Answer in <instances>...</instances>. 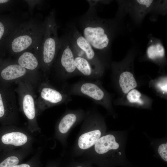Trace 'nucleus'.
<instances>
[{
	"label": "nucleus",
	"instance_id": "1",
	"mask_svg": "<svg viewBox=\"0 0 167 167\" xmlns=\"http://www.w3.org/2000/svg\"><path fill=\"white\" fill-rule=\"evenodd\" d=\"M77 23L81 34L97 55L109 49L112 37V23L99 18L95 6H89L86 12L78 19Z\"/></svg>",
	"mask_w": 167,
	"mask_h": 167
},
{
	"label": "nucleus",
	"instance_id": "2",
	"mask_svg": "<svg viewBox=\"0 0 167 167\" xmlns=\"http://www.w3.org/2000/svg\"><path fill=\"white\" fill-rule=\"evenodd\" d=\"M45 28V19L40 13L23 21L7 47L11 54L16 56L39 46Z\"/></svg>",
	"mask_w": 167,
	"mask_h": 167
},
{
	"label": "nucleus",
	"instance_id": "3",
	"mask_svg": "<svg viewBox=\"0 0 167 167\" xmlns=\"http://www.w3.org/2000/svg\"><path fill=\"white\" fill-rule=\"evenodd\" d=\"M45 28L42 41L37 48L40 70L43 75L47 76L51 71L56 58L59 46L58 26L55 10L53 9L45 18Z\"/></svg>",
	"mask_w": 167,
	"mask_h": 167
},
{
	"label": "nucleus",
	"instance_id": "4",
	"mask_svg": "<svg viewBox=\"0 0 167 167\" xmlns=\"http://www.w3.org/2000/svg\"><path fill=\"white\" fill-rule=\"evenodd\" d=\"M68 26L69 32L66 34L74 54L87 60L99 74L102 72L103 66L93 48L75 25Z\"/></svg>",
	"mask_w": 167,
	"mask_h": 167
},
{
	"label": "nucleus",
	"instance_id": "5",
	"mask_svg": "<svg viewBox=\"0 0 167 167\" xmlns=\"http://www.w3.org/2000/svg\"><path fill=\"white\" fill-rule=\"evenodd\" d=\"M45 78L39 84V96L36 100V109L43 110L47 108L71 100V96L64 89L60 90L53 86Z\"/></svg>",
	"mask_w": 167,
	"mask_h": 167
},
{
	"label": "nucleus",
	"instance_id": "6",
	"mask_svg": "<svg viewBox=\"0 0 167 167\" xmlns=\"http://www.w3.org/2000/svg\"><path fill=\"white\" fill-rule=\"evenodd\" d=\"M60 43L58 54L54 62L56 72L63 77H69L80 75L74 63V55L66 33L59 37Z\"/></svg>",
	"mask_w": 167,
	"mask_h": 167
},
{
	"label": "nucleus",
	"instance_id": "7",
	"mask_svg": "<svg viewBox=\"0 0 167 167\" xmlns=\"http://www.w3.org/2000/svg\"><path fill=\"white\" fill-rule=\"evenodd\" d=\"M69 94L88 97L96 102L105 104V94L96 83L91 81L82 80L63 88Z\"/></svg>",
	"mask_w": 167,
	"mask_h": 167
},
{
	"label": "nucleus",
	"instance_id": "8",
	"mask_svg": "<svg viewBox=\"0 0 167 167\" xmlns=\"http://www.w3.org/2000/svg\"><path fill=\"white\" fill-rule=\"evenodd\" d=\"M6 81L16 82L19 80L28 81L36 87L40 82L39 73L31 71L22 67L14 60L8 62L0 73Z\"/></svg>",
	"mask_w": 167,
	"mask_h": 167
},
{
	"label": "nucleus",
	"instance_id": "9",
	"mask_svg": "<svg viewBox=\"0 0 167 167\" xmlns=\"http://www.w3.org/2000/svg\"><path fill=\"white\" fill-rule=\"evenodd\" d=\"M38 46L19 54L16 56V58L14 60L27 70L39 73V70H40V65L37 53Z\"/></svg>",
	"mask_w": 167,
	"mask_h": 167
},
{
	"label": "nucleus",
	"instance_id": "10",
	"mask_svg": "<svg viewBox=\"0 0 167 167\" xmlns=\"http://www.w3.org/2000/svg\"><path fill=\"white\" fill-rule=\"evenodd\" d=\"M101 131L96 129L82 134L78 140L79 147L81 149H87L92 146L101 137Z\"/></svg>",
	"mask_w": 167,
	"mask_h": 167
},
{
	"label": "nucleus",
	"instance_id": "11",
	"mask_svg": "<svg viewBox=\"0 0 167 167\" xmlns=\"http://www.w3.org/2000/svg\"><path fill=\"white\" fill-rule=\"evenodd\" d=\"M148 138L150 144L153 149L156 156L159 157L165 162L167 161V136L162 138H152L146 135Z\"/></svg>",
	"mask_w": 167,
	"mask_h": 167
},
{
	"label": "nucleus",
	"instance_id": "12",
	"mask_svg": "<svg viewBox=\"0 0 167 167\" xmlns=\"http://www.w3.org/2000/svg\"><path fill=\"white\" fill-rule=\"evenodd\" d=\"M74 55L75 65L80 75L91 78L98 75L87 60L75 54Z\"/></svg>",
	"mask_w": 167,
	"mask_h": 167
},
{
	"label": "nucleus",
	"instance_id": "13",
	"mask_svg": "<svg viewBox=\"0 0 167 167\" xmlns=\"http://www.w3.org/2000/svg\"><path fill=\"white\" fill-rule=\"evenodd\" d=\"M1 140L4 144L19 146L25 144L28 138L27 136L22 133L13 132L4 135Z\"/></svg>",
	"mask_w": 167,
	"mask_h": 167
},
{
	"label": "nucleus",
	"instance_id": "14",
	"mask_svg": "<svg viewBox=\"0 0 167 167\" xmlns=\"http://www.w3.org/2000/svg\"><path fill=\"white\" fill-rule=\"evenodd\" d=\"M119 84L122 92L127 93L137 86V83L133 74L128 71L123 72L120 75Z\"/></svg>",
	"mask_w": 167,
	"mask_h": 167
},
{
	"label": "nucleus",
	"instance_id": "15",
	"mask_svg": "<svg viewBox=\"0 0 167 167\" xmlns=\"http://www.w3.org/2000/svg\"><path fill=\"white\" fill-rule=\"evenodd\" d=\"M147 53L148 58L152 60L163 58L165 55L163 45L160 42L153 43L148 47Z\"/></svg>",
	"mask_w": 167,
	"mask_h": 167
},
{
	"label": "nucleus",
	"instance_id": "16",
	"mask_svg": "<svg viewBox=\"0 0 167 167\" xmlns=\"http://www.w3.org/2000/svg\"><path fill=\"white\" fill-rule=\"evenodd\" d=\"M77 116L74 113H68L65 115L60 121L58 129L62 133H66L75 122Z\"/></svg>",
	"mask_w": 167,
	"mask_h": 167
},
{
	"label": "nucleus",
	"instance_id": "17",
	"mask_svg": "<svg viewBox=\"0 0 167 167\" xmlns=\"http://www.w3.org/2000/svg\"><path fill=\"white\" fill-rule=\"evenodd\" d=\"M127 94V98L130 103L136 104L141 106L144 105V102L141 97V93L138 90L132 89Z\"/></svg>",
	"mask_w": 167,
	"mask_h": 167
},
{
	"label": "nucleus",
	"instance_id": "18",
	"mask_svg": "<svg viewBox=\"0 0 167 167\" xmlns=\"http://www.w3.org/2000/svg\"><path fill=\"white\" fill-rule=\"evenodd\" d=\"M27 5L29 14L31 17L33 16L34 9L36 6H42L43 4L44 1L41 0H24Z\"/></svg>",
	"mask_w": 167,
	"mask_h": 167
},
{
	"label": "nucleus",
	"instance_id": "19",
	"mask_svg": "<svg viewBox=\"0 0 167 167\" xmlns=\"http://www.w3.org/2000/svg\"><path fill=\"white\" fill-rule=\"evenodd\" d=\"M19 158L15 156H9L0 163V167H13L18 164Z\"/></svg>",
	"mask_w": 167,
	"mask_h": 167
},
{
	"label": "nucleus",
	"instance_id": "20",
	"mask_svg": "<svg viewBox=\"0 0 167 167\" xmlns=\"http://www.w3.org/2000/svg\"><path fill=\"white\" fill-rule=\"evenodd\" d=\"M167 79H162L158 83L157 86L161 91L164 93L167 92Z\"/></svg>",
	"mask_w": 167,
	"mask_h": 167
},
{
	"label": "nucleus",
	"instance_id": "21",
	"mask_svg": "<svg viewBox=\"0 0 167 167\" xmlns=\"http://www.w3.org/2000/svg\"><path fill=\"white\" fill-rule=\"evenodd\" d=\"M5 112L3 98L1 93L0 92V118L4 116Z\"/></svg>",
	"mask_w": 167,
	"mask_h": 167
},
{
	"label": "nucleus",
	"instance_id": "22",
	"mask_svg": "<svg viewBox=\"0 0 167 167\" xmlns=\"http://www.w3.org/2000/svg\"><path fill=\"white\" fill-rule=\"evenodd\" d=\"M136 2L140 5L146 6L147 7H149L153 2V0H136Z\"/></svg>",
	"mask_w": 167,
	"mask_h": 167
},
{
	"label": "nucleus",
	"instance_id": "23",
	"mask_svg": "<svg viewBox=\"0 0 167 167\" xmlns=\"http://www.w3.org/2000/svg\"><path fill=\"white\" fill-rule=\"evenodd\" d=\"M13 167H31V166L28 164L24 163L17 165Z\"/></svg>",
	"mask_w": 167,
	"mask_h": 167
},
{
	"label": "nucleus",
	"instance_id": "24",
	"mask_svg": "<svg viewBox=\"0 0 167 167\" xmlns=\"http://www.w3.org/2000/svg\"><path fill=\"white\" fill-rule=\"evenodd\" d=\"M76 167H83L81 166H76Z\"/></svg>",
	"mask_w": 167,
	"mask_h": 167
}]
</instances>
